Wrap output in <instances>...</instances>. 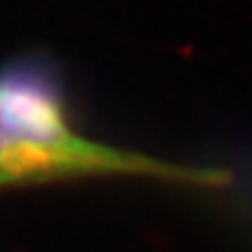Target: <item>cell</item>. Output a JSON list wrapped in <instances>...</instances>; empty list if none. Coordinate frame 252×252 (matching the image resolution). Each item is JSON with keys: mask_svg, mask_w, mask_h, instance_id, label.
I'll return each instance as SVG.
<instances>
[{"mask_svg": "<svg viewBox=\"0 0 252 252\" xmlns=\"http://www.w3.org/2000/svg\"><path fill=\"white\" fill-rule=\"evenodd\" d=\"M91 177H143L220 187L229 175L164 162L82 135L67 112L65 82L42 55L0 65V191Z\"/></svg>", "mask_w": 252, "mask_h": 252, "instance_id": "cell-1", "label": "cell"}]
</instances>
